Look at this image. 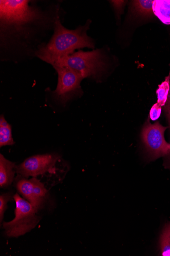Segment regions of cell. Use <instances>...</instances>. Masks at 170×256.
<instances>
[{
	"label": "cell",
	"mask_w": 170,
	"mask_h": 256,
	"mask_svg": "<svg viewBox=\"0 0 170 256\" xmlns=\"http://www.w3.org/2000/svg\"><path fill=\"white\" fill-rule=\"evenodd\" d=\"M90 22L76 30H69L62 24L57 16L54 24V32L47 44L39 46L35 56L42 61L53 66L58 60L75 53L76 50L94 48V42L87 34Z\"/></svg>",
	"instance_id": "1"
},
{
	"label": "cell",
	"mask_w": 170,
	"mask_h": 256,
	"mask_svg": "<svg viewBox=\"0 0 170 256\" xmlns=\"http://www.w3.org/2000/svg\"><path fill=\"white\" fill-rule=\"evenodd\" d=\"M27 0H1L0 1L1 36L5 44L10 40L12 42L20 40L23 33L29 26L36 22L44 20V14L35 6L30 5Z\"/></svg>",
	"instance_id": "2"
},
{
	"label": "cell",
	"mask_w": 170,
	"mask_h": 256,
	"mask_svg": "<svg viewBox=\"0 0 170 256\" xmlns=\"http://www.w3.org/2000/svg\"><path fill=\"white\" fill-rule=\"evenodd\" d=\"M52 66L67 68L83 79L90 78L98 81L106 72L108 62L103 52L98 50L91 52L79 51L58 60Z\"/></svg>",
	"instance_id": "3"
},
{
	"label": "cell",
	"mask_w": 170,
	"mask_h": 256,
	"mask_svg": "<svg viewBox=\"0 0 170 256\" xmlns=\"http://www.w3.org/2000/svg\"><path fill=\"white\" fill-rule=\"evenodd\" d=\"M16 204L15 218L12 221L3 224L6 236L10 238H18L26 235L36 227L41 218L38 212L27 200L18 194L13 196Z\"/></svg>",
	"instance_id": "4"
},
{
	"label": "cell",
	"mask_w": 170,
	"mask_h": 256,
	"mask_svg": "<svg viewBox=\"0 0 170 256\" xmlns=\"http://www.w3.org/2000/svg\"><path fill=\"white\" fill-rule=\"evenodd\" d=\"M54 68L58 75V82L52 98L57 104L65 106L81 95V83L84 79L69 68L58 66Z\"/></svg>",
	"instance_id": "5"
},
{
	"label": "cell",
	"mask_w": 170,
	"mask_h": 256,
	"mask_svg": "<svg viewBox=\"0 0 170 256\" xmlns=\"http://www.w3.org/2000/svg\"><path fill=\"white\" fill-rule=\"evenodd\" d=\"M167 127L163 126L159 122L152 124L149 118L143 127L141 139L146 153L151 160L164 157L170 150V144L164 138Z\"/></svg>",
	"instance_id": "6"
},
{
	"label": "cell",
	"mask_w": 170,
	"mask_h": 256,
	"mask_svg": "<svg viewBox=\"0 0 170 256\" xmlns=\"http://www.w3.org/2000/svg\"><path fill=\"white\" fill-rule=\"evenodd\" d=\"M60 158V156L55 154L35 156L27 158L21 164L16 166V173L26 178H37L46 174H55L56 166Z\"/></svg>",
	"instance_id": "7"
},
{
	"label": "cell",
	"mask_w": 170,
	"mask_h": 256,
	"mask_svg": "<svg viewBox=\"0 0 170 256\" xmlns=\"http://www.w3.org/2000/svg\"><path fill=\"white\" fill-rule=\"evenodd\" d=\"M18 194L29 202L38 212L49 200L50 195L44 184L36 178L30 180L18 176L15 184Z\"/></svg>",
	"instance_id": "8"
},
{
	"label": "cell",
	"mask_w": 170,
	"mask_h": 256,
	"mask_svg": "<svg viewBox=\"0 0 170 256\" xmlns=\"http://www.w3.org/2000/svg\"><path fill=\"white\" fill-rule=\"evenodd\" d=\"M15 164L7 160L2 154L0 155V187H9L14 180L16 173Z\"/></svg>",
	"instance_id": "9"
},
{
	"label": "cell",
	"mask_w": 170,
	"mask_h": 256,
	"mask_svg": "<svg viewBox=\"0 0 170 256\" xmlns=\"http://www.w3.org/2000/svg\"><path fill=\"white\" fill-rule=\"evenodd\" d=\"M153 11L164 24L170 25V0H155Z\"/></svg>",
	"instance_id": "10"
},
{
	"label": "cell",
	"mask_w": 170,
	"mask_h": 256,
	"mask_svg": "<svg viewBox=\"0 0 170 256\" xmlns=\"http://www.w3.org/2000/svg\"><path fill=\"white\" fill-rule=\"evenodd\" d=\"M14 144L11 126L7 122L4 116L2 115L0 118V147L12 146Z\"/></svg>",
	"instance_id": "11"
},
{
	"label": "cell",
	"mask_w": 170,
	"mask_h": 256,
	"mask_svg": "<svg viewBox=\"0 0 170 256\" xmlns=\"http://www.w3.org/2000/svg\"><path fill=\"white\" fill-rule=\"evenodd\" d=\"M154 0H137L132 2V10L136 14L142 17L153 15Z\"/></svg>",
	"instance_id": "12"
},
{
	"label": "cell",
	"mask_w": 170,
	"mask_h": 256,
	"mask_svg": "<svg viewBox=\"0 0 170 256\" xmlns=\"http://www.w3.org/2000/svg\"><path fill=\"white\" fill-rule=\"evenodd\" d=\"M170 70L168 76L165 78L164 82L159 86L156 92L158 99L157 104L162 107L164 106L167 101L170 90Z\"/></svg>",
	"instance_id": "13"
},
{
	"label": "cell",
	"mask_w": 170,
	"mask_h": 256,
	"mask_svg": "<svg viewBox=\"0 0 170 256\" xmlns=\"http://www.w3.org/2000/svg\"><path fill=\"white\" fill-rule=\"evenodd\" d=\"M161 244L162 256H170V224L165 227L162 236Z\"/></svg>",
	"instance_id": "14"
},
{
	"label": "cell",
	"mask_w": 170,
	"mask_h": 256,
	"mask_svg": "<svg viewBox=\"0 0 170 256\" xmlns=\"http://www.w3.org/2000/svg\"><path fill=\"white\" fill-rule=\"evenodd\" d=\"M14 199L11 193H7L0 196V224L2 225L4 218L5 212L8 206V203Z\"/></svg>",
	"instance_id": "15"
},
{
	"label": "cell",
	"mask_w": 170,
	"mask_h": 256,
	"mask_svg": "<svg viewBox=\"0 0 170 256\" xmlns=\"http://www.w3.org/2000/svg\"><path fill=\"white\" fill-rule=\"evenodd\" d=\"M162 112V106L158 104H155L151 108L150 112V118L153 122L158 120L161 116Z\"/></svg>",
	"instance_id": "16"
},
{
	"label": "cell",
	"mask_w": 170,
	"mask_h": 256,
	"mask_svg": "<svg viewBox=\"0 0 170 256\" xmlns=\"http://www.w3.org/2000/svg\"><path fill=\"white\" fill-rule=\"evenodd\" d=\"M164 112L168 122L169 132H170V82L169 94L168 96L167 101L164 106Z\"/></svg>",
	"instance_id": "17"
},
{
	"label": "cell",
	"mask_w": 170,
	"mask_h": 256,
	"mask_svg": "<svg viewBox=\"0 0 170 256\" xmlns=\"http://www.w3.org/2000/svg\"><path fill=\"white\" fill-rule=\"evenodd\" d=\"M117 15L121 14L123 12L124 7L126 4L124 1H110Z\"/></svg>",
	"instance_id": "18"
},
{
	"label": "cell",
	"mask_w": 170,
	"mask_h": 256,
	"mask_svg": "<svg viewBox=\"0 0 170 256\" xmlns=\"http://www.w3.org/2000/svg\"><path fill=\"white\" fill-rule=\"evenodd\" d=\"M166 158V166L167 168H170V150L168 154L164 156Z\"/></svg>",
	"instance_id": "19"
}]
</instances>
